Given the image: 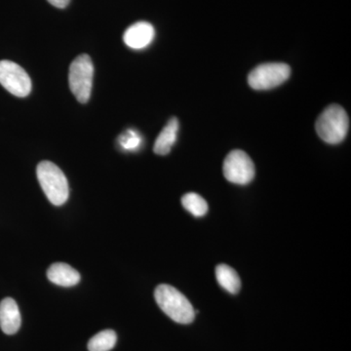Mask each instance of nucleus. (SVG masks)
I'll list each match as a JSON object with an SVG mask.
<instances>
[{
    "label": "nucleus",
    "mask_w": 351,
    "mask_h": 351,
    "mask_svg": "<svg viewBox=\"0 0 351 351\" xmlns=\"http://www.w3.org/2000/svg\"><path fill=\"white\" fill-rule=\"evenodd\" d=\"M47 277L51 282L62 287H73L80 281V272L64 263H53L47 270Z\"/></svg>",
    "instance_id": "obj_10"
},
{
    "label": "nucleus",
    "mask_w": 351,
    "mask_h": 351,
    "mask_svg": "<svg viewBox=\"0 0 351 351\" xmlns=\"http://www.w3.org/2000/svg\"><path fill=\"white\" fill-rule=\"evenodd\" d=\"M142 137L137 131L129 129L125 133L119 136V143L120 147L125 151L133 152L138 149L142 145Z\"/></svg>",
    "instance_id": "obj_15"
},
{
    "label": "nucleus",
    "mask_w": 351,
    "mask_h": 351,
    "mask_svg": "<svg viewBox=\"0 0 351 351\" xmlns=\"http://www.w3.org/2000/svg\"><path fill=\"white\" fill-rule=\"evenodd\" d=\"M36 175L41 189L53 205L61 206L66 202L69 195L68 180L56 164L43 161L36 168Z\"/></svg>",
    "instance_id": "obj_3"
},
{
    "label": "nucleus",
    "mask_w": 351,
    "mask_h": 351,
    "mask_svg": "<svg viewBox=\"0 0 351 351\" xmlns=\"http://www.w3.org/2000/svg\"><path fill=\"white\" fill-rule=\"evenodd\" d=\"M0 84L19 98L27 97L32 91V80L27 71L8 60L0 61Z\"/></svg>",
    "instance_id": "obj_6"
},
{
    "label": "nucleus",
    "mask_w": 351,
    "mask_h": 351,
    "mask_svg": "<svg viewBox=\"0 0 351 351\" xmlns=\"http://www.w3.org/2000/svg\"><path fill=\"white\" fill-rule=\"evenodd\" d=\"M223 175L232 184H249L255 177V165L246 152L232 151L226 157L223 162Z\"/></svg>",
    "instance_id": "obj_7"
},
{
    "label": "nucleus",
    "mask_w": 351,
    "mask_h": 351,
    "mask_svg": "<svg viewBox=\"0 0 351 351\" xmlns=\"http://www.w3.org/2000/svg\"><path fill=\"white\" fill-rule=\"evenodd\" d=\"M318 136L328 144L337 145L343 142L350 129V119L345 108L331 105L321 113L315 124Z\"/></svg>",
    "instance_id": "obj_2"
},
{
    "label": "nucleus",
    "mask_w": 351,
    "mask_h": 351,
    "mask_svg": "<svg viewBox=\"0 0 351 351\" xmlns=\"http://www.w3.org/2000/svg\"><path fill=\"white\" fill-rule=\"evenodd\" d=\"M156 36L154 25L147 22H138L130 25L124 32V43L132 49L140 50L147 47Z\"/></svg>",
    "instance_id": "obj_8"
},
{
    "label": "nucleus",
    "mask_w": 351,
    "mask_h": 351,
    "mask_svg": "<svg viewBox=\"0 0 351 351\" xmlns=\"http://www.w3.org/2000/svg\"><path fill=\"white\" fill-rule=\"evenodd\" d=\"M154 298L158 306L171 319L180 324H189L195 317L193 304L178 289L167 284L157 286Z\"/></svg>",
    "instance_id": "obj_1"
},
{
    "label": "nucleus",
    "mask_w": 351,
    "mask_h": 351,
    "mask_svg": "<svg viewBox=\"0 0 351 351\" xmlns=\"http://www.w3.org/2000/svg\"><path fill=\"white\" fill-rule=\"evenodd\" d=\"M47 1L53 6L57 7V8L63 9L69 5L71 0H47Z\"/></svg>",
    "instance_id": "obj_16"
},
{
    "label": "nucleus",
    "mask_w": 351,
    "mask_h": 351,
    "mask_svg": "<svg viewBox=\"0 0 351 351\" xmlns=\"http://www.w3.org/2000/svg\"><path fill=\"white\" fill-rule=\"evenodd\" d=\"M117 341V332L112 330H104L95 335L88 343L89 351H110Z\"/></svg>",
    "instance_id": "obj_13"
},
{
    "label": "nucleus",
    "mask_w": 351,
    "mask_h": 351,
    "mask_svg": "<svg viewBox=\"0 0 351 351\" xmlns=\"http://www.w3.org/2000/svg\"><path fill=\"white\" fill-rule=\"evenodd\" d=\"M291 69L283 63L263 64L251 71L249 85L255 90H269L279 86L290 77Z\"/></svg>",
    "instance_id": "obj_5"
},
{
    "label": "nucleus",
    "mask_w": 351,
    "mask_h": 351,
    "mask_svg": "<svg viewBox=\"0 0 351 351\" xmlns=\"http://www.w3.org/2000/svg\"><path fill=\"white\" fill-rule=\"evenodd\" d=\"M94 64L86 54L80 55L69 66V82L76 100L85 104L89 101L93 87Z\"/></svg>",
    "instance_id": "obj_4"
},
{
    "label": "nucleus",
    "mask_w": 351,
    "mask_h": 351,
    "mask_svg": "<svg viewBox=\"0 0 351 351\" xmlns=\"http://www.w3.org/2000/svg\"><path fill=\"white\" fill-rule=\"evenodd\" d=\"M21 314L17 302L6 298L0 302V328L6 335H14L21 327Z\"/></svg>",
    "instance_id": "obj_9"
},
{
    "label": "nucleus",
    "mask_w": 351,
    "mask_h": 351,
    "mask_svg": "<svg viewBox=\"0 0 351 351\" xmlns=\"http://www.w3.org/2000/svg\"><path fill=\"white\" fill-rule=\"evenodd\" d=\"M217 280L221 288L230 294H237L241 288V281L237 272L232 267L226 265H219L216 267Z\"/></svg>",
    "instance_id": "obj_12"
},
{
    "label": "nucleus",
    "mask_w": 351,
    "mask_h": 351,
    "mask_svg": "<svg viewBox=\"0 0 351 351\" xmlns=\"http://www.w3.org/2000/svg\"><path fill=\"white\" fill-rule=\"evenodd\" d=\"M182 204L186 211L195 217H203L208 212L206 200L197 193H189L182 196Z\"/></svg>",
    "instance_id": "obj_14"
},
{
    "label": "nucleus",
    "mask_w": 351,
    "mask_h": 351,
    "mask_svg": "<svg viewBox=\"0 0 351 351\" xmlns=\"http://www.w3.org/2000/svg\"><path fill=\"white\" fill-rule=\"evenodd\" d=\"M178 132L179 120L172 117L157 137L154 147V152L158 156H166L169 154L177 140Z\"/></svg>",
    "instance_id": "obj_11"
}]
</instances>
